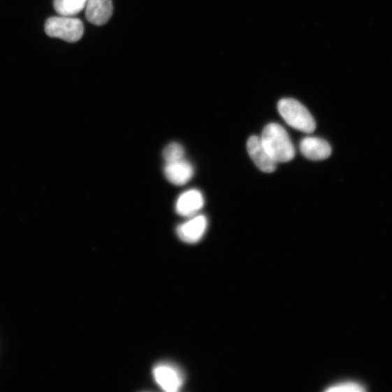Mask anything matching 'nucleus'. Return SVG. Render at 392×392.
<instances>
[{
	"label": "nucleus",
	"mask_w": 392,
	"mask_h": 392,
	"mask_svg": "<svg viewBox=\"0 0 392 392\" xmlns=\"http://www.w3.org/2000/svg\"><path fill=\"white\" fill-rule=\"evenodd\" d=\"M270 157L277 163H286L295 157V148L286 130L278 124H268L260 138Z\"/></svg>",
	"instance_id": "1"
},
{
	"label": "nucleus",
	"mask_w": 392,
	"mask_h": 392,
	"mask_svg": "<svg viewBox=\"0 0 392 392\" xmlns=\"http://www.w3.org/2000/svg\"><path fill=\"white\" fill-rule=\"evenodd\" d=\"M277 108L280 115L291 127L305 133H312L315 130L314 118L300 102L292 99H284L279 101Z\"/></svg>",
	"instance_id": "2"
},
{
	"label": "nucleus",
	"mask_w": 392,
	"mask_h": 392,
	"mask_svg": "<svg viewBox=\"0 0 392 392\" xmlns=\"http://www.w3.org/2000/svg\"><path fill=\"white\" fill-rule=\"evenodd\" d=\"M45 33L54 38L68 43H76L84 34L83 23L78 18L70 16L51 17L45 22Z\"/></svg>",
	"instance_id": "3"
},
{
	"label": "nucleus",
	"mask_w": 392,
	"mask_h": 392,
	"mask_svg": "<svg viewBox=\"0 0 392 392\" xmlns=\"http://www.w3.org/2000/svg\"><path fill=\"white\" fill-rule=\"evenodd\" d=\"M153 373L158 385L166 391H178L183 385L182 372L173 365L159 364L154 368Z\"/></svg>",
	"instance_id": "4"
},
{
	"label": "nucleus",
	"mask_w": 392,
	"mask_h": 392,
	"mask_svg": "<svg viewBox=\"0 0 392 392\" xmlns=\"http://www.w3.org/2000/svg\"><path fill=\"white\" fill-rule=\"evenodd\" d=\"M247 151L249 157L261 171L266 173L275 172L277 163L270 157L260 138L252 136L249 138Z\"/></svg>",
	"instance_id": "5"
},
{
	"label": "nucleus",
	"mask_w": 392,
	"mask_h": 392,
	"mask_svg": "<svg viewBox=\"0 0 392 392\" xmlns=\"http://www.w3.org/2000/svg\"><path fill=\"white\" fill-rule=\"evenodd\" d=\"M208 222L203 215L194 216L189 221L180 225L177 228L178 237L188 244L198 242L208 229Z\"/></svg>",
	"instance_id": "6"
},
{
	"label": "nucleus",
	"mask_w": 392,
	"mask_h": 392,
	"mask_svg": "<svg viewBox=\"0 0 392 392\" xmlns=\"http://www.w3.org/2000/svg\"><path fill=\"white\" fill-rule=\"evenodd\" d=\"M85 8L87 20L96 26L106 24L114 11L112 0H87Z\"/></svg>",
	"instance_id": "7"
},
{
	"label": "nucleus",
	"mask_w": 392,
	"mask_h": 392,
	"mask_svg": "<svg viewBox=\"0 0 392 392\" xmlns=\"http://www.w3.org/2000/svg\"><path fill=\"white\" fill-rule=\"evenodd\" d=\"M300 151L308 159L321 161L328 159L332 152L329 143L324 139L307 137L300 143Z\"/></svg>",
	"instance_id": "8"
},
{
	"label": "nucleus",
	"mask_w": 392,
	"mask_h": 392,
	"mask_svg": "<svg viewBox=\"0 0 392 392\" xmlns=\"http://www.w3.org/2000/svg\"><path fill=\"white\" fill-rule=\"evenodd\" d=\"M193 166L184 159L167 162L164 167V175L168 180L175 185L189 182L194 175Z\"/></svg>",
	"instance_id": "9"
},
{
	"label": "nucleus",
	"mask_w": 392,
	"mask_h": 392,
	"mask_svg": "<svg viewBox=\"0 0 392 392\" xmlns=\"http://www.w3.org/2000/svg\"><path fill=\"white\" fill-rule=\"evenodd\" d=\"M203 204L202 194L197 190H190L179 197L176 203V211L182 217H193L203 208Z\"/></svg>",
	"instance_id": "10"
},
{
	"label": "nucleus",
	"mask_w": 392,
	"mask_h": 392,
	"mask_svg": "<svg viewBox=\"0 0 392 392\" xmlns=\"http://www.w3.org/2000/svg\"><path fill=\"white\" fill-rule=\"evenodd\" d=\"M87 0H54L56 12L64 16H72L80 13L85 7Z\"/></svg>",
	"instance_id": "11"
},
{
	"label": "nucleus",
	"mask_w": 392,
	"mask_h": 392,
	"mask_svg": "<svg viewBox=\"0 0 392 392\" xmlns=\"http://www.w3.org/2000/svg\"><path fill=\"white\" fill-rule=\"evenodd\" d=\"M365 390L363 384L353 381L337 383L326 389L328 392H363Z\"/></svg>",
	"instance_id": "12"
},
{
	"label": "nucleus",
	"mask_w": 392,
	"mask_h": 392,
	"mask_svg": "<svg viewBox=\"0 0 392 392\" xmlns=\"http://www.w3.org/2000/svg\"><path fill=\"white\" fill-rule=\"evenodd\" d=\"M184 150L183 147L177 143L168 145L163 152V157L167 162H173L183 159Z\"/></svg>",
	"instance_id": "13"
}]
</instances>
